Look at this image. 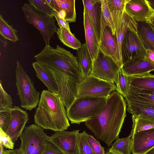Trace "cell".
<instances>
[{
  "label": "cell",
  "instance_id": "obj_1",
  "mask_svg": "<svg viewBox=\"0 0 154 154\" xmlns=\"http://www.w3.org/2000/svg\"><path fill=\"white\" fill-rule=\"evenodd\" d=\"M126 103L117 92L111 93L102 111L85 122L86 126L96 139L105 143L108 147L118 137L126 116Z\"/></svg>",
  "mask_w": 154,
  "mask_h": 154
},
{
  "label": "cell",
  "instance_id": "obj_2",
  "mask_svg": "<svg viewBox=\"0 0 154 154\" xmlns=\"http://www.w3.org/2000/svg\"><path fill=\"white\" fill-rule=\"evenodd\" d=\"M65 107L57 93L43 90L34 115L35 123L56 132L66 130L70 124Z\"/></svg>",
  "mask_w": 154,
  "mask_h": 154
},
{
  "label": "cell",
  "instance_id": "obj_3",
  "mask_svg": "<svg viewBox=\"0 0 154 154\" xmlns=\"http://www.w3.org/2000/svg\"><path fill=\"white\" fill-rule=\"evenodd\" d=\"M34 57L36 61L46 66L60 69L77 75L82 79L84 77L79 67L77 57L58 45L55 49L50 45L46 46Z\"/></svg>",
  "mask_w": 154,
  "mask_h": 154
},
{
  "label": "cell",
  "instance_id": "obj_4",
  "mask_svg": "<svg viewBox=\"0 0 154 154\" xmlns=\"http://www.w3.org/2000/svg\"><path fill=\"white\" fill-rule=\"evenodd\" d=\"M107 98L84 97L77 98L66 109L72 124H79L98 114L106 105Z\"/></svg>",
  "mask_w": 154,
  "mask_h": 154
},
{
  "label": "cell",
  "instance_id": "obj_5",
  "mask_svg": "<svg viewBox=\"0 0 154 154\" xmlns=\"http://www.w3.org/2000/svg\"><path fill=\"white\" fill-rule=\"evenodd\" d=\"M16 64V84L21 103V106L27 110L31 111L38 105L40 93L35 89L32 79L18 60Z\"/></svg>",
  "mask_w": 154,
  "mask_h": 154
},
{
  "label": "cell",
  "instance_id": "obj_6",
  "mask_svg": "<svg viewBox=\"0 0 154 154\" xmlns=\"http://www.w3.org/2000/svg\"><path fill=\"white\" fill-rule=\"evenodd\" d=\"M47 67L55 79L58 88L57 94L67 109L76 99L77 86L82 79L57 68Z\"/></svg>",
  "mask_w": 154,
  "mask_h": 154
},
{
  "label": "cell",
  "instance_id": "obj_7",
  "mask_svg": "<svg viewBox=\"0 0 154 154\" xmlns=\"http://www.w3.org/2000/svg\"><path fill=\"white\" fill-rule=\"evenodd\" d=\"M20 138V148L25 154H42L49 142L50 137L42 127L32 124L25 128Z\"/></svg>",
  "mask_w": 154,
  "mask_h": 154
},
{
  "label": "cell",
  "instance_id": "obj_8",
  "mask_svg": "<svg viewBox=\"0 0 154 154\" xmlns=\"http://www.w3.org/2000/svg\"><path fill=\"white\" fill-rule=\"evenodd\" d=\"M26 21L33 26L42 34L46 46L49 45L51 38H54L57 28L54 17H49L37 12L29 4L25 3L22 8Z\"/></svg>",
  "mask_w": 154,
  "mask_h": 154
},
{
  "label": "cell",
  "instance_id": "obj_9",
  "mask_svg": "<svg viewBox=\"0 0 154 154\" xmlns=\"http://www.w3.org/2000/svg\"><path fill=\"white\" fill-rule=\"evenodd\" d=\"M116 88L114 83L90 75L85 76L77 85L76 98L84 97L107 98Z\"/></svg>",
  "mask_w": 154,
  "mask_h": 154
},
{
  "label": "cell",
  "instance_id": "obj_10",
  "mask_svg": "<svg viewBox=\"0 0 154 154\" xmlns=\"http://www.w3.org/2000/svg\"><path fill=\"white\" fill-rule=\"evenodd\" d=\"M120 68L110 57L106 55L100 50L96 58L92 61L90 75L114 83Z\"/></svg>",
  "mask_w": 154,
  "mask_h": 154
},
{
  "label": "cell",
  "instance_id": "obj_11",
  "mask_svg": "<svg viewBox=\"0 0 154 154\" xmlns=\"http://www.w3.org/2000/svg\"><path fill=\"white\" fill-rule=\"evenodd\" d=\"M122 53L123 64L145 56L146 50L137 35V31L128 30L127 32L122 44Z\"/></svg>",
  "mask_w": 154,
  "mask_h": 154
},
{
  "label": "cell",
  "instance_id": "obj_12",
  "mask_svg": "<svg viewBox=\"0 0 154 154\" xmlns=\"http://www.w3.org/2000/svg\"><path fill=\"white\" fill-rule=\"evenodd\" d=\"M79 133V130L56 131L50 137L49 142L64 154H74Z\"/></svg>",
  "mask_w": 154,
  "mask_h": 154
},
{
  "label": "cell",
  "instance_id": "obj_13",
  "mask_svg": "<svg viewBox=\"0 0 154 154\" xmlns=\"http://www.w3.org/2000/svg\"><path fill=\"white\" fill-rule=\"evenodd\" d=\"M11 115L10 122L7 133L15 143L23 133L29 116L26 111L17 106L13 107L11 110Z\"/></svg>",
  "mask_w": 154,
  "mask_h": 154
},
{
  "label": "cell",
  "instance_id": "obj_14",
  "mask_svg": "<svg viewBox=\"0 0 154 154\" xmlns=\"http://www.w3.org/2000/svg\"><path fill=\"white\" fill-rule=\"evenodd\" d=\"M131 141L133 154H147L154 148V128L134 133Z\"/></svg>",
  "mask_w": 154,
  "mask_h": 154
},
{
  "label": "cell",
  "instance_id": "obj_15",
  "mask_svg": "<svg viewBox=\"0 0 154 154\" xmlns=\"http://www.w3.org/2000/svg\"><path fill=\"white\" fill-rule=\"evenodd\" d=\"M125 11L137 22H145L154 11L146 0H129Z\"/></svg>",
  "mask_w": 154,
  "mask_h": 154
},
{
  "label": "cell",
  "instance_id": "obj_16",
  "mask_svg": "<svg viewBox=\"0 0 154 154\" xmlns=\"http://www.w3.org/2000/svg\"><path fill=\"white\" fill-rule=\"evenodd\" d=\"M99 44L100 50L106 55L110 57L120 67H122L115 36L109 27H106L101 32Z\"/></svg>",
  "mask_w": 154,
  "mask_h": 154
},
{
  "label": "cell",
  "instance_id": "obj_17",
  "mask_svg": "<svg viewBox=\"0 0 154 154\" xmlns=\"http://www.w3.org/2000/svg\"><path fill=\"white\" fill-rule=\"evenodd\" d=\"M83 18L85 43L93 61L96 58L99 52L100 44L91 19L85 8Z\"/></svg>",
  "mask_w": 154,
  "mask_h": 154
},
{
  "label": "cell",
  "instance_id": "obj_18",
  "mask_svg": "<svg viewBox=\"0 0 154 154\" xmlns=\"http://www.w3.org/2000/svg\"><path fill=\"white\" fill-rule=\"evenodd\" d=\"M122 69L128 76L140 75L154 70V64L144 57L136 58L124 63Z\"/></svg>",
  "mask_w": 154,
  "mask_h": 154
},
{
  "label": "cell",
  "instance_id": "obj_19",
  "mask_svg": "<svg viewBox=\"0 0 154 154\" xmlns=\"http://www.w3.org/2000/svg\"><path fill=\"white\" fill-rule=\"evenodd\" d=\"M84 8L91 19L98 41L101 35V4L100 0H83Z\"/></svg>",
  "mask_w": 154,
  "mask_h": 154
},
{
  "label": "cell",
  "instance_id": "obj_20",
  "mask_svg": "<svg viewBox=\"0 0 154 154\" xmlns=\"http://www.w3.org/2000/svg\"><path fill=\"white\" fill-rule=\"evenodd\" d=\"M128 30L137 31V23L125 11L121 28L116 32L115 37L120 61L123 64L122 53V45L125 35Z\"/></svg>",
  "mask_w": 154,
  "mask_h": 154
},
{
  "label": "cell",
  "instance_id": "obj_21",
  "mask_svg": "<svg viewBox=\"0 0 154 154\" xmlns=\"http://www.w3.org/2000/svg\"><path fill=\"white\" fill-rule=\"evenodd\" d=\"M53 9L69 23L76 20L75 0H53Z\"/></svg>",
  "mask_w": 154,
  "mask_h": 154
},
{
  "label": "cell",
  "instance_id": "obj_22",
  "mask_svg": "<svg viewBox=\"0 0 154 154\" xmlns=\"http://www.w3.org/2000/svg\"><path fill=\"white\" fill-rule=\"evenodd\" d=\"M32 66L37 77L46 86L48 90L57 94L58 88L55 79L48 68L37 61L33 62Z\"/></svg>",
  "mask_w": 154,
  "mask_h": 154
},
{
  "label": "cell",
  "instance_id": "obj_23",
  "mask_svg": "<svg viewBox=\"0 0 154 154\" xmlns=\"http://www.w3.org/2000/svg\"><path fill=\"white\" fill-rule=\"evenodd\" d=\"M106 0L116 32L121 27L125 5L129 0Z\"/></svg>",
  "mask_w": 154,
  "mask_h": 154
},
{
  "label": "cell",
  "instance_id": "obj_24",
  "mask_svg": "<svg viewBox=\"0 0 154 154\" xmlns=\"http://www.w3.org/2000/svg\"><path fill=\"white\" fill-rule=\"evenodd\" d=\"M137 23V34L143 46L154 51V27L146 22Z\"/></svg>",
  "mask_w": 154,
  "mask_h": 154
},
{
  "label": "cell",
  "instance_id": "obj_25",
  "mask_svg": "<svg viewBox=\"0 0 154 154\" xmlns=\"http://www.w3.org/2000/svg\"><path fill=\"white\" fill-rule=\"evenodd\" d=\"M126 102H134L143 104H154V91L129 88Z\"/></svg>",
  "mask_w": 154,
  "mask_h": 154
},
{
  "label": "cell",
  "instance_id": "obj_26",
  "mask_svg": "<svg viewBox=\"0 0 154 154\" xmlns=\"http://www.w3.org/2000/svg\"><path fill=\"white\" fill-rule=\"evenodd\" d=\"M129 88L154 91V75L149 73L128 76Z\"/></svg>",
  "mask_w": 154,
  "mask_h": 154
},
{
  "label": "cell",
  "instance_id": "obj_27",
  "mask_svg": "<svg viewBox=\"0 0 154 154\" xmlns=\"http://www.w3.org/2000/svg\"><path fill=\"white\" fill-rule=\"evenodd\" d=\"M76 54L79 65L84 77L91 73L92 61L85 43L77 50Z\"/></svg>",
  "mask_w": 154,
  "mask_h": 154
},
{
  "label": "cell",
  "instance_id": "obj_28",
  "mask_svg": "<svg viewBox=\"0 0 154 154\" xmlns=\"http://www.w3.org/2000/svg\"><path fill=\"white\" fill-rule=\"evenodd\" d=\"M128 111L132 115H140L154 120V104L127 103Z\"/></svg>",
  "mask_w": 154,
  "mask_h": 154
},
{
  "label": "cell",
  "instance_id": "obj_29",
  "mask_svg": "<svg viewBox=\"0 0 154 154\" xmlns=\"http://www.w3.org/2000/svg\"><path fill=\"white\" fill-rule=\"evenodd\" d=\"M56 33L60 41L68 47L77 50L82 45L71 31L63 27H59Z\"/></svg>",
  "mask_w": 154,
  "mask_h": 154
},
{
  "label": "cell",
  "instance_id": "obj_30",
  "mask_svg": "<svg viewBox=\"0 0 154 154\" xmlns=\"http://www.w3.org/2000/svg\"><path fill=\"white\" fill-rule=\"evenodd\" d=\"M132 134L127 137L120 138L118 137L108 150V152L114 154H131L132 149Z\"/></svg>",
  "mask_w": 154,
  "mask_h": 154
},
{
  "label": "cell",
  "instance_id": "obj_31",
  "mask_svg": "<svg viewBox=\"0 0 154 154\" xmlns=\"http://www.w3.org/2000/svg\"><path fill=\"white\" fill-rule=\"evenodd\" d=\"M133 124L131 133L154 128V120L140 115H132Z\"/></svg>",
  "mask_w": 154,
  "mask_h": 154
},
{
  "label": "cell",
  "instance_id": "obj_32",
  "mask_svg": "<svg viewBox=\"0 0 154 154\" xmlns=\"http://www.w3.org/2000/svg\"><path fill=\"white\" fill-rule=\"evenodd\" d=\"M100 0L101 4V32L106 27L108 26L111 29L113 35L115 36V28L108 7L106 0Z\"/></svg>",
  "mask_w": 154,
  "mask_h": 154
},
{
  "label": "cell",
  "instance_id": "obj_33",
  "mask_svg": "<svg viewBox=\"0 0 154 154\" xmlns=\"http://www.w3.org/2000/svg\"><path fill=\"white\" fill-rule=\"evenodd\" d=\"M17 32V30L14 29L0 15V35L5 38L14 42L19 40Z\"/></svg>",
  "mask_w": 154,
  "mask_h": 154
},
{
  "label": "cell",
  "instance_id": "obj_34",
  "mask_svg": "<svg viewBox=\"0 0 154 154\" xmlns=\"http://www.w3.org/2000/svg\"><path fill=\"white\" fill-rule=\"evenodd\" d=\"M115 83L117 92L123 97H126L128 94L129 88L128 76L125 74L122 67L118 71Z\"/></svg>",
  "mask_w": 154,
  "mask_h": 154
},
{
  "label": "cell",
  "instance_id": "obj_35",
  "mask_svg": "<svg viewBox=\"0 0 154 154\" xmlns=\"http://www.w3.org/2000/svg\"><path fill=\"white\" fill-rule=\"evenodd\" d=\"M29 4L39 14L45 16L54 17V10L47 0H29Z\"/></svg>",
  "mask_w": 154,
  "mask_h": 154
},
{
  "label": "cell",
  "instance_id": "obj_36",
  "mask_svg": "<svg viewBox=\"0 0 154 154\" xmlns=\"http://www.w3.org/2000/svg\"><path fill=\"white\" fill-rule=\"evenodd\" d=\"M87 133L84 131L78 135L74 154H96L89 146L86 138Z\"/></svg>",
  "mask_w": 154,
  "mask_h": 154
},
{
  "label": "cell",
  "instance_id": "obj_37",
  "mask_svg": "<svg viewBox=\"0 0 154 154\" xmlns=\"http://www.w3.org/2000/svg\"><path fill=\"white\" fill-rule=\"evenodd\" d=\"M11 96L4 89L1 80L0 82V110L11 109L12 107Z\"/></svg>",
  "mask_w": 154,
  "mask_h": 154
},
{
  "label": "cell",
  "instance_id": "obj_38",
  "mask_svg": "<svg viewBox=\"0 0 154 154\" xmlns=\"http://www.w3.org/2000/svg\"><path fill=\"white\" fill-rule=\"evenodd\" d=\"M11 109L0 110V128L6 133L11 121Z\"/></svg>",
  "mask_w": 154,
  "mask_h": 154
},
{
  "label": "cell",
  "instance_id": "obj_39",
  "mask_svg": "<svg viewBox=\"0 0 154 154\" xmlns=\"http://www.w3.org/2000/svg\"><path fill=\"white\" fill-rule=\"evenodd\" d=\"M86 138L89 146L96 154H106L104 148L92 135L87 133Z\"/></svg>",
  "mask_w": 154,
  "mask_h": 154
},
{
  "label": "cell",
  "instance_id": "obj_40",
  "mask_svg": "<svg viewBox=\"0 0 154 154\" xmlns=\"http://www.w3.org/2000/svg\"><path fill=\"white\" fill-rule=\"evenodd\" d=\"M0 142L2 143L4 146L10 149H13L14 143L9 135L0 128Z\"/></svg>",
  "mask_w": 154,
  "mask_h": 154
},
{
  "label": "cell",
  "instance_id": "obj_41",
  "mask_svg": "<svg viewBox=\"0 0 154 154\" xmlns=\"http://www.w3.org/2000/svg\"><path fill=\"white\" fill-rule=\"evenodd\" d=\"M42 154H64L51 143L49 142Z\"/></svg>",
  "mask_w": 154,
  "mask_h": 154
},
{
  "label": "cell",
  "instance_id": "obj_42",
  "mask_svg": "<svg viewBox=\"0 0 154 154\" xmlns=\"http://www.w3.org/2000/svg\"><path fill=\"white\" fill-rule=\"evenodd\" d=\"M54 16L57 21V24L59 27H63L71 31L69 22L62 18L60 15L55 10L54 13Z\"/></svg>",
  "mask_w": 154,
  "mask_h": 154
},
{
  "label": "cell",
  "instance_id": "obj_43",
  "mask_svg": "<svg viewBox=\"0 0 154 154\" xmlns=\"http://www.w3.org/2000/svg\"><path fill=\"white\" fill-rule=\"evenodd\" d=\"M145 57L148 60L154 64V51L150 49L146 50Z\"/></svg>",
  "mask_w": 154,
  "mask_h": 154
},
{
  "label": "cell",
  "instance_id": "obj_44",
  "mask_svg": "<svg viewBox=\"0 0 154 154\" xmlns=\"http://www.w3.org/2000/svg\"><path fill=\"white\" fill-rule=\"evenodd\" d=\"M154 27V13L149 16L146 21Z\"/></svg>",
  "mask_w": 154,
  "mask_h": 154
},
{
  "label": "cell",
  "instance_id": "obj_45",
  "mask_svg": "<svg viewBox=\"0 0 154 154\" xmlns=\"http://www.w3.org/2000/svg\"><path fill=\"white\" fill-rule=\"evenodd\" d=\"M151 8L154 11V0H146Z\"/></svg>",
  "mask_w": 154,
  "mask_h": 154
},
{
  "label": "cell",
  "instance_id": "obj_46",
  "mask_svg": "<svg viewBox=\"0 0 154 154\" xmlns=\"http://www.w3.org/2000/svg\"><path fill=\"white\" fill-rule=\"evenodd\" d=\"M4 146L2 143L1 142H0V154H3L4 150Z\"/></svg>",
  "mask_w": 154,
  "mask_h": 154
},
{
  "label": "cell",
  "instance_id": "obj_47",
  "mask_svg": "<svg viewBox=\"0 0 154 154\" xmlns=\"http://www.w3.org/2000/svg\"><path fill=\"white\" fill-rule=\"evenodd\" d=\"M147 154H154V148L149 151Z\"/></svg>",
  "mask_w": 154,
  "mask_h": 154
},
{
  "label": "cell",
  "instance_id": "obj_48",
  "mask_svg": "<svg viewBox=\"0 0 154 154\" xmlns=\"http://www.w3.org/2000/svg\"><path fill=\"white\" fill-rule=\"evenodd\" d=\"M106 154H112V153H110L108 152H106Z\"/></svg>",
  "mask_w": 154,
  "mask_h": 154
}]
</instances>
